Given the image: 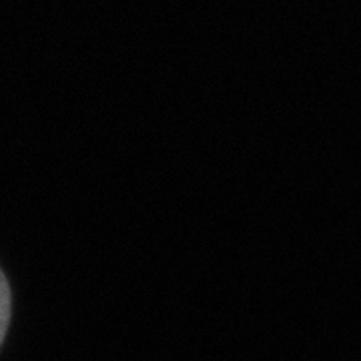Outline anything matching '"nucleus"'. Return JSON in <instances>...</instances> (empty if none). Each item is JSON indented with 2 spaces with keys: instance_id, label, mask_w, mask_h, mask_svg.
<instances>
[{
  "instance_id": "f257e3e1",
  "label": "nucleus",
  "mask_w": 361,
  "mask_h": 361,
  "mask_svg": "<svg viewBox=\"0 0 361 361\" xmlns=\"http://www.w3.org/2000/svg\"><path fill=\"white\" fill-rule=\"evenodd\" d=\"M11 311H13V299H11V285L6 275L0 269V348L4 343V337L11 325Z\"/></svg>"
}]
</instances>
